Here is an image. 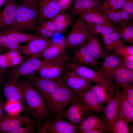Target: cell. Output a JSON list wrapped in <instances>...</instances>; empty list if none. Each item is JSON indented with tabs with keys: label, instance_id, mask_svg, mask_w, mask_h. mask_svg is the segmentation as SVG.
Returning <instances> with one entry per match:
<instances>
[{
	"label": "cell",
	"instance_id": "cell-1",
	"mask_svg": "<svg viewBox=\"0 0 133 133\" xmlns=\"http://www.w3.org/2000/svg\"><path fill=\"white\" fill-rule=\"evenodd\" d=\"M78 98L67 85L62 76L58 80L55 89L44 99L50 113L54 116L62 117L66 108Z\"/></svg>",
	"mask_w": 133,
	"mask_h": 133
},
{
	"label": "cell",
	"instance_id": "cell-2",
	"mask_svg": "<svg viewBox=\"0 0 133 133\" xmlns=\"http://www.w3.org/2000/svg\"><path fill=\"white\" fill-rule=\"evenodd\" d=\"M21 83L24 92L28 113L37 123L49 120L51 114L43 97L27 80H23Z\"/></svg>",
	"mask_w": 133,
	"mask_h": 133
},
{
	"label": "cell",
	"instance_id": "cell-3",
	"mask_svg": "<svg viewBox=\"0 0 133 133\" xmlns=\"http://www.w3.org/2000/svg\"><path fill=\"white\" fill-rule=\"evenodd\" d=\"M38 8V3H22L18 5L14 22L10 28L20 31L36 30Z\"/></svg>",
	"mask_w": 133,
	"mask_h": 133
},
{
	"label": "cell",
	"instance_id": "cell-4",
	"mask_svg": "<svg viewBox=\"0 0 133 133\" xmlns=\"http://www.w3.org/2000/svg\"><path fill=\"white\" fill-rule=\"evenodd\" d=\"M71 59V56L65 52L55 58L43 60L40 66L36 72L42 77L57 80L62 76L66 68V63Z\"/></svg>",
	"mask_w": 133,
	"mask_h": 133
},
{
	"label": "cell",
	"instance_id": "cell-5",
	"mask_svg": "<svg viewBox=\"0 0 133 133\" xmlns=\"http://www.w3.org/2000/svg\"><path fill=\"white\" fill-rule=\"evenodd\" d=\"M2 83L4 94L7 101L19 103L25 113H29L24 90L18 79L9 78Z\"/></svg>",
	"mask_w": 133,
	"mask_h": 133
},
{
	"label": "cell",
	"instance_id": "cell-6",
	"mask_svg": "<svg viewBox=\"0 0 133 133\" xmlns=\"http://www.w3.org/2000/svg\"><path fill=\"white\" fill-rule=\"evenodd\" d=\"M66 66V68L74 71L80 76L93 82L96 85L115 84L114 81L109 79L99 70L95 71L87 66L79 65L71 61L67 62Z\"/></svg>",
	"mask_w": 133,
	"mask_h": 133
},
{
	"label": "cell",
	"instance_id": "cell-7",
	"mask_svg": "<svg viewBox=\"0 0 133 133\" xmlns=\"http://www.w3.org/2000/svg\"><path fill=\"white\" fill-rule=\"evenodd\" d=\"M91 114L90 111L78 98L62 114V118L79 127L83 121Z\"/></svg>",
	"mask_w": 133,
	"mask_h": 133
},
{
	"label": "cell",
	"instance_id": "cell-8",
	"mask_svg": "<svg viewBox=\"0 0 133 133\" xmlns=\"http://www.w3.org/2000/svg\"><path fill=\"white\" fill-rule=\"evenodd\" d=\"M46 121L37 133H75L79 126L65 120L62 117L54 116Z\"/></svg>",
	"mask_w": 133,
	"mask_h": 133
},
{
	"label": "cell",
	"instance_id": "cell-9",
	"mask_svg": "<svg viewBox=\"0 0 133 133\" xmlns=\"http://www.w3.org/2000/svg\"><path fill=\"white\" fill-rule=\"evenodd\" d=\"M42 63L39 58L30 56L23 59L21 62L11 69L8 73L9 78L18 79L23 76L34 74Z\"/></svg>",
	"mask_w": 133,
	"mask_h": 133
},
{
	"label": "cell",
	"instance_id": "cell-10",
	"mask_svg": "<svg viewBox=\"0 0 133 133\" xmlns=\"http://www.w3.org/2000/svg\"><path fill=\"white\" fill-rule=\"evenodd\" d=\"M83 20L79 17L72 26L66 40V47L74 48L86 41L90 34Z\"/></svg>",
	"mask_w": 133,
	"mask_h": 133
},
{
	"label": "cell",
	"instance_id": "cell-11",
	"mask_svg": "<svg viewBox=\"0 0 133 133\" xmlns=\"http://www.w3.org/2000/svg\"><path fill=\"white\" fill-rule=\"evenodd\" d=\"M77 133H111L109 125L96 114L88 116L82 122Z\"/></svg>",
	"mask_w": 133,
	"mask_h": 133
},
{
	"label": "cell",
	"instance_id": "cell-12",
	"mask_svg": "<svg viewBox=\"0 0 133 133\" xmlns=\"http://www.w3.org/2000/svg\"><path fill=\"white\" fill-rule=\"evenodd\" d=\"M62 77L68 86L77 95L91 87V81L81 77L74 71L68 68L66 69Z\"/></svg>",
	"mask_w": 133,
	"mask_h": 133
},
{
	"label": "cell",
	"instance_id": "cell-13",
	"mask_svg": "<svg viewBox=\"0 0 133 133\" xmlns=\"http://www.w3.org/2000/svg\"><path fill=\"white\" fill-rule=\"evenodd\" d=\"M36 122L30 117L18 114H3L0 119V132H8L19 127Z\"/></svg>",
	"mask_w": 133,
	"mask_h": 133
},
{
	"label": "cell",
	"instance_id": "cell-14",
	"mask_svg": "<svg viewBox=\"0 0 133 133\" xmlns=\"http://www.w3.org/2000/svg\"><path fill=\"white\" fill-rule=\"evenodd\" d=\"M86 41L79 45L73 52L71 61L76 64L99 70L97 66L99 64L97 60L90 52L87 46Z\"/></svg>",
	"mask_w": 133,
	"mask_h": 133
},
{
	"label": "cell",
	"instance_id": "cell-15",
	"mask_svg": "<svg viewBox=\"0 0 133 133\" xmlns=\"http://www.w3.org/2000/svg\"><path fill=\"white\" fill-rule=\"evenodd\" d=\"M27 80L35 88L44 100L56 88L58 84L56 80L45 78L35 74L27 76Z\"/></svg>",
	"mask_w": 133,
	"mask_h": 133
},
{
	"label": "cell",
	"instance_id": "cell-16",
	"mask_svg": "<svg viewBox=\"0 0 133 133\" xmlns=\"http://www.w3.org/2000/svg\"><path fill=\"white\" fill-rule=\"evenodd\" d=\"M54 41L53 40L38 36L23 46L22 53L39 58L45 50Z\"/></svg>",
	"mask_w": 133,
	"mask_h": 133
},
{
	"label": "cell",
	"instance_id": "cell-17",
	"mask_svg": "<svg viewBox=\"0 0 133 133\" xmlns=\"http://www.w3.org/2000/svg\"><path fill=\"white\" fill-rule=\"evenodd\" d=\"M38 10L39 23L52 19L60 13L57 0H38Z\"/></svg>",
	"mask_w": 133,
	"mask_h": 133
},
{
	"label": "cell",
	"instance_id": "cell-18",
	"mask_svg": "<svg viewBox=\"0 0 133 133\" xmlns=\"http://www.w3.org/2000/svg\"><path fill=\"white\" fill-rule=\"evenodd\" d=\"M18 5L17 0H6L0 13V31L13 24Z\"/></svg>",
	"mask_w": 133,
	"mask_h": 133
},
{
	"label": "cell",
	"instance_id": "cell-19",
	"mask_svg": "<svg viewBox=\"0 0 133 133\" xmlns=\"http://www.w3.org/2000/svg\"><path fill=\"white\" fill-rule=\"evenodd\" d=\"M91 87L85 91L78 94V96L90 111L98 114L103 112L105 107L100 102Z\"/></svg>",
	"mask_w": 133,
	"mask_h": 133
},
{
	"label": "cell",
	"instance_id": "cell-20",
	"mask_svg": "<svg viewBox=\"0 0 133 133\" xmlns=\"http://www.w3.org/2000/svg\"><path fill=\"white\" fill-rule=\"evenodd\" d=\"M103 62L100 65V70L110 80L111 75L113 71L122 63L121 57L115 52H111L107 54L104 58Z\"/></svg>",
	"mask_w": 133,
	"mask_h": 133
},
{
	"label": "cell",
	"instance_id": "cell-21",
	"mask_svg": "<svg viewBox=\"0 0 133 133\" xmlns=\"http://www.w3.org/2000/svg\"><path fill=\"white\" fill-rule=\"evenodd\" d=\"M111 78L115 83V87L116 91L121 84L133 83V70L121 64L113 72Z\"/></svg>",
	"mask_w": 133,
	"mask_h": 133
},
{
	"label": "cell",
	"instance_id": "cell-22",
	"mask_svg": "<svg viewBox=\"0 0 133 133\" xmlns=\"http://www.w3.org/2000/svg\"><path fill=\"white\" fill-rule=\"evenodd\" d=\"M102 0H74L70 9L72 18L79 14L93 10L101 5Z\"/></svg>",
	"mask_w": 133,
	"mask_h": 133
},
{
	"label": "cell",
	"instance_id": "cell-23",
	"mask_svg": "<svg viewBox=\"0 0 133 133\" xmlns=\"http://www.w3.org/2000/svg\"><path fill=\"white\" fill-rule=\"evenodd\" d=\"M115 84H104L96 85L91 87L100 102L103 105L107 103L115 95Z\"/></svg>",
	"mask_w": 133,
	"mask_h": 133
},
{
	"label": "cell",
	"instance_id": "cell-24",
	"mask_svg": "<svg viewBox=\"0 0 133 133\" xmlns=\"http://www.w3.org/2000/svg\"><path fill=\"white\" fill-rule=\"evenodd\" d=\"M120 90L119 88L105 107L104 119L109 125L118 115Z\"/></svg>",
	"mask_w": 133,
	"mask_h": 133
},
{
	"label": "cell",
	"instance_id": "cell-25",
	"mask_svg": "<svg viewBox=\"0 0 133 133\" xmlns=\"http://www.w3.org/2000/svg\"><path fill=\"white\" fill-rule=\"evenodd\" d=\"M0 32L12 41L18 43L29 42L38 36L32 33H24L10 27L0 31Z\"/></svg>",
	"mask_w": 133,
	"mask_h": 133
},
{
	"label": "cell",
	"instance_id": "cell-26",
	"mask_svg": "<svg viewBox=\"0 0 133 133\" xmlns=\"http://www.w3.org/2000/svg\"><path fill=\"white\" fill-rule=\"evenodd\" d=\"M78 16L88 23L97 24L103 23H114L104 13L94 9L81 13Z\"/></svg>",
	"mask_w": 133,
	"mask_h": 133
},
{
	"label": "cell",
	"instance_id": "cell-27",
	"mask_svg": "<svg viewBox=\"0 0 133 133\" xmlns=\"http://www.w3.org/2000/svg\"><path fill=\"white\" fill-rule=\"evenodd\" d=\"M66 38L64 37L59 41H54L43 52L41 57L43 60H47L57 57L65 52Z\"/></svg>",
	"mask_w": 133,
	"mask_h": 133
},
{
	"label": "cell",
	"instance_id": "cell-28",
	"mask_svg": "<svg viewBox=\"0 0 133 133\" xmlns=\"http://www.w3.org/2000/svg\"><path fill=\"white\" fill-rule=\"evenodd\" d=\"M101 35L103 47L106 55L114 49L124 44L118 31L109 34Z\"/></svg>",
	"mask_w": 133,
	"mask_h": 133
},
{
	"label": "cell",
	"instance_id": "cell-29",
	"mask_svg": "<svg viewBox=\"0 0 133 133\" xmlns=\"http://www.w3.org/2000/svg\"><path fill=\"white\" fill-rule=\"evenodd\" d=\"M84 22L89 33L94 35L97 34H106L118 31L117 27L114 23L93 24Z\"/></svg>",
	"mask_w": 133,
	"mask_h": 133
},
{
	"label": "cell",
	"instance_id": "cell-30",
	"mask_svg": "<svg viewBox=\"0 0 133 133\" xmlns=\"http://www.w3.org/2000/svg\"><path fill=\"white\" fill-rule=\"evenodd\" d=\"M94 35L90 33L88 36L86 41L87 46L92 55L96 59L104 58L106 55L105 50Z\"/></svg>",
	"mask_w": 133,
	"mask_h": 133
},
{
	"label": "cell",
	"instance_id": "cell-31",
	"mask_svg": "<svg viewBox=\"0 0 133 133\" xmlns=\"http://www.w3.org/2000/svg\"><path fill=\"white\" fill-rule=\"evenodd\" d=\"M52 19L56 24V33H61L69 27L72 26L71 14L67 12L60 13Z\"/></svg>",
	"mask_w": 133,
	"mask_h": 133
},
{
	"label": "cell",
	"instance_id": "cell-32",
	"mask_svg": "<svg viewBox=\"0 0 133 133\" xmlns=\"http://www.w3.org/2000/svg\"><path fill=\"white\" fill-rule=\"evenodd\" d=\"M109 125L111 133H130L129 127L127 123L119 114Z\"/></svg>",
	"mask_w": 133,
	"mask_h": 133
},
{
	"label": "cell",
	"instance_id": "cell-33",
	"mask_svg": "<svg viewBox=\"0 0 133 133\" xmlns=\"http://www.w3.org/2000/svg\"><path fill=\"white\" fill-rule=\"evenodd\" d=\"M23 46L20 43L15 42L0 32V48L8 51L21 52Z\"/></svg>",
	"mask_w": 133,
	"mask_h": 133
},
{
	"label": "cell",
	"instance_id": "cell-34",
	"mask_svg": "<svg viewBox=\"0 0 133 133\" xmlns=\"http://www.w3.org/2000/svg\"><path fill=\"white\" fill-rule=\"evenodd\" d=\"M119 89L118 114L123 118L131 111L133 110V106L128 100L122 89L120 88Z\"/></svg>",
	"mask_w": 133,
	"mask_h": 133
},
{
	"label": "cell",
	"instance_id": "cell-35",
	"mask_svg": "<svg viewBox=\"0 0 133 133\" xmlns=\"http://www.w3.org/2000/svg\"><path fill=\"white\" fill-rule=\"evenodd\" d=\"M43 124L36 122L27 125L19 127L7 132L8 133H36L43 126Z\"/></svg>",
	"mask_w": 133,
	"mask_h": 133
},
{
	"label": "cell",
	"instance_id": "cell-36",
	"mask_svg": "<svg viewBox=\"0 0 133 133\" xmlns=\"http://www.w3.org/2000/svg\"><path fill=\"white\" fill-rule=\"evenodd\" d=\"M4 109L7 113L15 115L18 114L22 108L21 104L18 102L7 101L4 104Z\"/></svg>",
	"mask_w": 133,
	"mask_h": 133
},
{
	"label": "cell",
	"instance_id": "cell-37",
	"mask_svg": "<svg viewBox=\"0 0 133 133\" xmlns=\"http://www.w3.org/2000/svg\"><path fill=\"white\" fill-rule=\"evenodd\" d=\"M123 91L128 100L133 106V84L127 83L121 85L119 86Z\"/></svg>",
	"mask_w": 133,
	"mask_h": 133
},
{
	"label": "cell",
	"instance_id": "cell-38",
	"mask_svg": "<svg viewBox=\"0 0 133 133\" xmlns=\"http://www.w3.org/2000/svg\"><path fill=\"white\" fill-rule=\"evenodd\" d=\"M113 51L121 57L129 55H133V45L127 46L124 44L114 49Z\"/></svg>",
	"mask_w": 133,
	"mask_h": 133
},
{
	"label": "cell",
	"instance_id": "cell-39",
	"mask_svg": "<svg viewBox=\"0 0 133 133\" xmlns=\"http://www.w3.org/2000/svg\"><path fill=\"white\" fill-rule=\"evenodd\" d=\"M104 13L112 21L119 23L120 26H122L126 23L120 18L116 10H106L101 11Z\"/></svg>",
	"mask_w": 133,
	"mask_h": 133
},
{
	"label": "cell",
	"instance_id": "cell-40",
	"mask_svg": "<svg viewBox=\"0 0 133 133\" xmlns=\"http://www.w3.org/2000/svg\"><path fill=\"white\" fill-rule=\"evenodd\" d=\"M36 30L37 35L43 38L49 39L53 36L55 34L40 25L37 26Z\"/></svg>",
	"mask_w": 133,
	"mask_h": 133
},
{
	"label": "cell",
	"instance_id": "cell-41",
	"mask_svg": "<svg viewBox=\"0 0 133 133\" xmlns=\"http://www.w3.org/2000/svg\"><path fill=\"white\" fill-rule=\"evenodd\" d=\"M60 13L66 12L72 7L74 0H57Z\"/></svg>",
	"mask_w": 133,
	"mask_h": 133
},
{
	"label": "cell",
	"instance_id": "cell-42",
	"mask_svg": "<svg viewBox=\"0 0 133 133\" xmlns=\"http://www.w3.org/2000/svg\"><path fill=\"white\" fill-rule=\"evenodd\" d=\"M118 33L124 43H129L133 45V37L131 36L124 29L117 27Z\"/></svg>",
	"mask_w": 133,
	"mask_h": 133
},
{
	"label": "cell",
	"instance_id": "cell-43",
	"mask_svg": "<svg viewBox=\"0 0 133 133\" xmlns=\"http://www.w3.org/2000/svg\"><path fill=\"white\" fill-rule=\"evenodd\" d=\"M39 24L45 27L49 30L56 33V27L55 24L52 19H48L40 22Z\"/></svg>",
	"mask_w": 133,
	"mask_h": 133
},
{
	"label": "cell",
	"instance_id": "cell-44",
	"mask_svg": "<svg viewBox=\"0 0 133 133\" xmlns=\"http://www.w3.org/2000/svg\"><path fill=\"white\" fill-rule=\"evenodd\" d=\"M116 10L118 13L121 19L125 23L129 22L133 18V17L132 16L127 12L122 9Z\"/></svg>",
	"mask_w": 133,
	"mask_h": 133
},
{
	"label": "cell",
	"instance_id": "cell-45",
	"mask_svg": "<svg viewBox=\"0 0 133 133\" xmlns=\"http://www.w3.org/2000/svg\"><path fill=\"white\" fill-rule=\"evenodd\" d=\"M122 9L133 17V0H127Z\"/></svg>",
	"mask_w": 133,
	"mask_h": 133
},
{
	"label": "cell",
	"instance_id": "cell-46",
	"mask_svg": "<svg viewBox=\"0 0 133 133\" xmlns=\"http://www.w3.org/2000/svg\"><path fill=\"white\" fill-rule=\"evenodd\" d=\"M127 0H117L110 11L122 9Z\"/></svg>",
	"mask_w": 133,
	"mask_h": 133
},
{
	"label": "cell",
	"instance_id": "cell-47",
	"mask_svg": "<svg viewBox=\"0 0 133 133\" xmlns=\"http://www.w3.org/2000/svg\"><path fill=\"white\" fill-rule=\"evenodd\" d=\"M123 119L127 124L132 123L133 121V110L126 115Z\"/></svg>",
	"mask_w": 133,
	"mask_h": 133
},
{
	"label": "cell",
	"instance_id": "cell-48",
	"mask_svg": "<svg viewBox=\"0 0 133 133\" xmlns=\"http://www.w3.org/2000/svg\"><path fill=\"white\" fill-rule=\"evenodd\" d=\"M121 65L133 70V61L122 59Z\"/></svg>",
	"mask_w": 133,
	"mask_h": 133
},
{
	"label": "cell",
	"instance_id": "cell-49",
	"mask_svg": "<svg viewBox=\"0 0 133 133\" xmlns=\"http://www.w3.org/2000/svg\"><path fill=\"white\" fill-rule=\"evenodd\" d=\"M7 70V68H3L0 66V83H2L4 81L3 80V74Z\"/></svg>",
	"mask_w": 133,
	"mask_h": 133
},
{
	"label": "cell",
	"instance_id": "cell-50",
	"mask_svg": "<svg viewBox=\"0 0 133 133\" xmlns=\"http://www.w3.org/2000/svg\"><path fill=\"white\" fill-rule=\"evenodd\" d=\"M21 1V3H38V0H17Z\"/></svg>",
	"mask_w": 133,
	"mask_h": 133
},
{
	"label": "cell",
	"instance_id": "cell-51",
	"mask_svg": "<svg viewBox=\"0 0 133 133\" xmlns=\"http://www.w3.org/2000/svg\"><path fill=\"white\" fill-rule=\"evenodd\" d=\"M4 104L1 101L0 103V119L2 116L3 114L2 113L3 110L4 109Z\"/></svg>",
	"mask_w": 133,
	"mask_h": 133
},
{
	"label": "cell",
	"instance_id": "cell-52",
	"mask_svg": "<svg viewBox=\"0 0 133 133\" xmlns=\"http://www.w3.org/2000/svg\"><path fill=\"white\" fill-rule=\"evenodd\" d=\"M6 0H0V13L1 9L3 6L5 4Z\"/></svg>",
	"mask_w": 133,
	"mask_h": 133
},
{
	"label": "cell",
	"instance_id": "cell-53",
	"mask_svg": "<svg viewBox=\"0 0 133 133\" xmlns=\"http://www.w3.org/2000/svg\"><path fill=\"white\" fill-rule=\"evenodd\" d=\"M5 50L4 49L0 48V54L3 52Z\"/></svg>",
	"mask_w": 133,
	"mask_h": 133
},
{
	"label": "cell",
	"instance_id": "cell-54",
	"mask_svg": "<svg viewBox=\"0 0 133 133\" xmlns=\"http://www.w3.org/2000/svg\"><path fill=\"white\" fill-rule=\"evenodd\" d=\"M1 102V96L0 93V103Z\"/></svg>",
	"mask_w": 133,
	"mask_h": 133
}]
</instances>
